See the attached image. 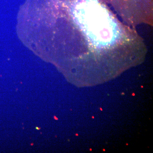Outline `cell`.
I'll return each instance as SVG.
<instances>
[{
	"mask_svg": "<svg viewBox=\"0 0 153 153\" xmlns=\"http://www.w3.org/2000/svg\"><path fill=\"white\" fill-rule=\"evenodd\" d=\"M126 22H134L152 15V0H106Z\"/></svg>",
	"mask_w": 153,
	"mask_h": 153,
	"instance_id": "cell-1",
	"label": "cell"
}]
</instances>
